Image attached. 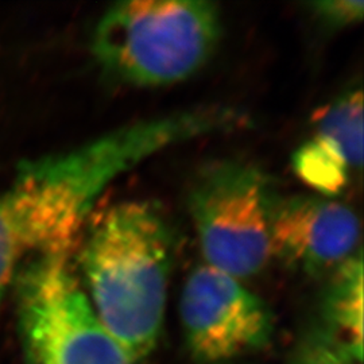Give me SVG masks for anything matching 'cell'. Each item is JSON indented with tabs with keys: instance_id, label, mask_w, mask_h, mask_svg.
<instances>
[{
	"instance_id": "obj_5",
	"label": "cell",
	"mask_w": 364,
	"mask_h": 364,
	"mask_svg": "<svg viewBox=\"0 0 364 364\" xmlns=\"http://www.w3.org/2000/svg\"><path fill=\"white\" fill-rule=\"evenodd\" d=\"M274 201L267 178L252 165L221 161L203 170L189 208L207 266L239 281L260 273L273 258Z\"/></svg>"
},
{
	"instance_id": "obj_11",
	"label": "cell",
	"mask_w": 364,
	"mask_h": 364,
	"mask_svg": "<svg viewBox=\"0 0 364 364\" xmlns=\"http://www.w3.org/2000/svg\"><path fill=\"white\" fill-rule=\"evenodd\" d=\"M313 13L331 28H344L363 19L362 0H321L311 4Z\"/></svg>"
},
{
	"instance_id": "obj_4",
	"label": "cell",
	"mask_w": 364,
	"mask_h": 364,
	"mask_svg": "<svg viewBox=\"0 0 364 364\" xmlns=\"http://www.w3.org/2000/svg\"><path fill=\"white\" fill-rule=\"evenodd\" d=\"M69 258L36 257L15 275L27 363L134 364L102 324Z\"/></svg>"
},
{
	"instance_id": "obj_7",
	"label": "cell",
	"mask_w": 364,
	"mask_h": 364,
	"mask_svg": "<svg viewBox=\"0 0 364 364\" xmlns=\"http://www.w3.org/2000/svg\"><path fill=\"white\" fill-rule=\"evenodd\" d=\"M360 239L356 213L324 196H293L274 201L272 255L308 274L338 267L355 255Z\"/></svg>"
},
{
	"instance_id": "obj_3",
	"label": "cell",
	"mask_w": 364,
	"mask_h": 364,
	"mask_svg": "<svg viewBox=\"0 0 364 364\" xmlns=\"http://www.w3.org/2000/svg\"><path fill=\"white\" fill-rule=\"evenodd\" d=\"M105 188L103 170L80 147L21 165L0 195V302L22 260L70 255Z\"/></svg>"
},
{
	"instance_id": "obj_6",
	"label": "cell",
	"mask_w": 364,
	"mask_h": 364,
	"mask_svg": "<svg viewBox=\"0 0 364 364\" xmlns=\"http://www.w3.org/2000/svg\"><path fill=\"white\" fill-rule=\"evenodd\" d=\"M186 346L201 363H221L266 347L273 316L239 279L210 266L186 278L180 299Z\"/></svg>"
},
{
	"instance_id": "obj_9",
	"label": "cell",
	"mask_w": 364,
	"mask_h": 364,
	"mask_svg": "<svg viewBox=\"0 0 364 364\" xmlns=\"http://www.w3.org/2000/svg\"><path fill=\"white\" fill-rule=\"evenodd\" d=\"M324 314L329 336L341 350L363 359V259L362 251L341 263L326 290Z\"/></svg>"
},
{
	"instance_id": "obj_1",
	"label": "cell",
	"mask_w": 364,
	"mask_h": 364,
	"mask_svg": "<svg viewBox=\"0 0 364 364\" xmlns=\"http://www.w3.org/2000/svg\"><path fill=\"white\" fill-rule=\"evenodd\" d=\"M174 239L159 208L115 204L91 220L80 251L87 296L132 363L154 351L164 326Z\"/></svg>"
},
{
	"instance_id": "obj_8",
	"label": "cell",
	"mask_w": 364,
	"mask_h": 364,
	"mask_svg": "<svg viewBox=\"0 0 364 364\" xmlns=\"http://www.w3.org/2000/svg\"><path fill=\"white\" fill-rule=\"evenodd\" d=\"M312 136L291 156L299 180L324 197L341 193L363 164V95L350 91L314 117Z\"/></svg>"
},
{
	"instance_id": "obj_10",
	"label": "cell",
	"mask_w": 364,
	"mask_h": 364,
	"mask_svg": "<svg viewBox=\"0 0 364 364\" xmlns=\"http://www.w3.org/2000/svg\"><path fill=\"white\" fill-rule=\"evenodd\" d=\"M290 364H360L329 338H311L301 344Z\"/></svg>"
},
{
	"instance_id": "obj_2",
	"label": "cell",
	"mask_w": 364,
	"mask_h": 364,
	"mask_svg": "<svg viewBox=\"0 0 364 364\" xmlns=\"http://www.w3.org/2000/svg\"><path fill=\"white\" fill-rule=\"evenodd\" d=\"M220 34V13L210 1H120L100 18L92 52L107 75L124 84L162 87L205 65Z\"/></svg>"
}]
</instances>
